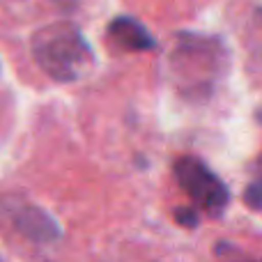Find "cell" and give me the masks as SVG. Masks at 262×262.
I'll list each match as a JSON object with an SVG mask.
<instances>
[{"mask_svg": "<svg viewBox=\"0 0 262 262\" xmlns=\"http://www.w3.org/2000/svg\"><path fill=\"white\" fill-rule=\"evenodd\" d=\"M30 49L41 72L58 83L78 81L95 62L90 44L74 23H51L37 30Z\"/></svg>", "mask_w": 262, "mask_h": 262, "instance_id": "6da1fadb", "label": "cell"}, {"mask_svg": "<svg viewBox=\"0 0 262 262\" xmlns=\"http://www.w3.org/2000/svg\"><path fill=\"white\" fill-rule=\"evenodd\" d=\"M175 180L193 203L207 209L212 216H221L228 207V186L195 157H180L175 161Z\"/></svg>", "mask_w": 262, "mask_h": 262, "instance_id": "7a4b0ae2", "label": "cell"}, {"mask_svg": "<svg viewBox=\"0 0 262 262\" xmlns=\"http://www.w3.org/2000/svg\"><path fill=\"white\" fill-rule=\"evenodd\" d=\"M9 221H12L14 230L32 244H53L62 235L58 221L37 205L16 203L9 209Z\"/></svg>", "mask_w": 262, "mask_h": 262, "instance_id": "3957f363", "label": "cell"}, {"mask_svg": "<svg viewBox=\"0 0 262 262\" xmlns=\"http://www.w3.org/2000/svg\"><path fill=\"white\" fill-rule=\"evenodd\" d=\"M108 37L124 51H147L154 46V39L138 21L129 16L115 18L108 26Z\"/></svg>", "mask_w": 262, "mask_h": 262, "instance_id": "277c9868", "label": "cell"}, {"mask_svg": "<svg viewBox=\"0 0 262 262\" xmlns=\"http://www.w3.org/2000/svg\"><path fill=\"white\" fill-rule=\"evenodd\" d=\"M172 216H175V221L180 223L182 228H198V223H200L198 209L189 207V205H182V207H177Z\"/></svg>", "mask_w": 262, "mask_h": 262, "instance_id": "5b68a950", "label": "cell"}, {"mask_svg": "<svg viewBox=\"0 0 262 262\" xmlns=\"http://www.w3.org/2000/svg\"><path fill=\"white\" fill-rule=\"evenodd\" d=\"M244 203L255 212H262V180H255L246 186L244 191Z\"/></svg>", "mask_w": 262, "mask_h": 262, "instance_id": "8992f818", "label": "cell"}, {"mask_svg": "<svg viewBox=\"0 0 262 262\" xmlns=\"http://www.w3.org/2000/svg\"><path fill=\"white\" fill-rule=\"evenodd\" d=\"M253 262H260V260H253Z\"/></svg>", "mask_w": 262, "mask_h": 262, "instance_id": "52a82bcc", "label": "cell"}, {"mask_svg": "<svg viewBox=\"0 0 262 262\" xmlns=\"http://www.w3.org/2000/svg\"><path fill=\"white\" fill-rule=\"evenodd\" d=\"M0 262H3V260H0Z\"/></svg>", "mask_w": 262, "mask_h": 262, "instance_id": "ba28073f", "label": "cell"}]
</instances>
